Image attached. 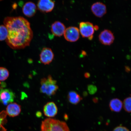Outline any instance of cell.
Segmentation results:
<instances>
[{"label": "cell", "instance_id": "6da1fadb", "mask_svg": "<svg viewBox=\"0 0 131 131\" xmlns=\"http://www.w3.org/2000/svg\"><path fill=\"white\" fill-rule=\"evenodd\" d=\"M4 23L8 32L6 42L11 48L17 50L29 46L33 33L27 19L21 16L7 17L5 18Z\"/></svg>", "mask_w": 131, "mask_h": 131}, {"label": "cell", "instance_id": "7a4b0ae2", "mask_svg": "<svg viewBox=\"0 0 131 131\" xmlns=\"http://www.w3.org/2000/svg\"><path fill=\"white\" fill-rule=\"evenodd\" d=\"M41 131H70L66 123L52 118H47L42 121Z\"/></svg>", "mask_w": 131, "mask_h": 131}, {"label": "cell", "instance_id": "3957f363", "mask_svg": "<svg viewBox=\"0 0 131 131\" xmlns=\"http://www.w3.org/2000/svg\"><path fill=\"white\" fill-rule=\"evenodd\" d=\"M59 86L57 81L50 75L47 78L41 79L40 81V91L41 93L48 96L54 95L58 90Z\"/></svg>", "mask_w": 131, "mask_h": 131}, {"label": "cell", "instance_id": "277c9868", "mask_svg": "<svg viewBox=\"0 0 131 131\" xmlns=\"http://www.w3.org/2000/svg\"><path fill=\"white\" fill-rule=\"evenodd\" d=\"M80 31L83 38H87L89 40H92L94 32V26L91 23L83 22L79 25Z\"/></svg>", "mask_w": 131, "mask_h": 131}, {"label": "cell", "instance_id": "5b68a950", "mask_svg": "<svg viewBox=\"0 0 131 131\" xmlns=\"http://www.w3.org/2000/svg\"><path fill=\"white\" fill-rule=\"evenodd\" d=\"M64 36L68 41L75 42L77 41L80 37L79 29L77 27H70L66 29Z\"/></svg>", "mask_w": 131, "mask_h": 131}, {"label": "cell", "instance_id": "8992f818", "mask_svg": "<svg viewBox=\"0 0 131 131\" xmlns=\"http://www.w3.org/2000/svg\"><path fill=\"white\" fill-rule=\"evenodd\" d=\"M15 95L11 90L2 89L0 90V102L5 105L14 101Z\"/></svg>", "mask_w": 131, "mask_h": 131}, {"label": "cell", "instance_id": "52a82bcc", "mask_svg": "<svg viewBox=\"0 0 131 131\" xmlns=\"http://www.w3.org/2000/svg\"><path fill=\"white\" fill-rule=\"evenodd\" d=\"M114 39L113 34L108 29H105L103 31L99 36L100 41L105 45H110L114 42Z\"/></svg>", "mask_w": 131, "mask_h": 131}, {"label": "cell", "instance_id": "ba28073f", "mask_svg": "<svg viewBox=\"0 0 131 131\" xmlns=\"http://www.w3.org/2000/svg\"><path fill=\"white\" fill-rule=\"evenodd\" d=\"M54 54L51 49L45 47L42 49L40 54V61L45 65H48L53 61Z\"/></svg>", "mask_w": 131, "mask_h": 131}, {"label": "cell", "instance_id": "9c48e42d", "mask_svg": "<svg viewBox=\"0 0 131 131\" xmlns=\"http://www.w3.org/2000/svg\"><path fill=\"white\" fill-rule=\"evenodd\" d=\"M91 9L93 14L96 17L99 18L102 17L107 12L105 5L100 2L94 3L92 5Z\"/></svg>", "mask_w": 131, "mask_h": 131}, {"label": "cell", "instance_id": "30bf717a", "mask_svg": "<svg viewBox=\"0 0 131 131\" xmlns=\"http://www.w3.org/2000/svg\"><path fill=\"white\" fill-rule=\"evenodd\" d=\"M54 6V1L50 0H40L37 4L38 9L41 12L43 13L51 12Z\"/></svg>", "mask_w": 131, "mask_h": 131}, {"label": "cell", "instance_id": "8fae6325", "mask_svg": "<svg viewBox=\"0 0 131 131\" xmlns=\"http://www.w3.org/2000/svg\"><path fill=\"white\" fill-rule=\"evenodd\" d=\"M58 109L57 106L53 102L47 103L43 108V112L45 115L48 118H52L57 115Z\"/></svg>", "mask_w": 131, "mask_h": 131}, {"label": "cell", "instance_id": "7c38bea8", "mask_svg": "<svg viewBox=\"0 0 131 131\" xmlns=\"http://www.w3.org/2000/svg\"><path fill=\"white\" fill-rule=\"evenodd\" d=\"M66 27L64 24L60 21H56L52 24L51 31L52 34L56 37L61 36L64 34Z\"/></svg>", "mask_w": 131, "mask_h": 131}, {"label": "cell", "instance_id": "4fadbf2b", "mask_svg": "<svg viewBox=\"0 0 131 131\" xmlns=\"http://www.w3.org/2000/svg\"><path fill=\"white\" fill-rule=\"evenodd\" d=\"M22 11L25 15L28 17H32L36 13V6L34 3L29 2L24 5Z\"/></svg>", "mask_w": 131, "mask_h": 131}, {"label": "cell", "instance_id": "5bb4252c", "mask_svg": "<svg viewBox=\"0 0 131 131\" xmlns=\"http://www.w3.org/2000/svg\"><path fill=\"white\" fill-rule=\"evenodd\" d=\"M21 107L20 105L16 103H11L6 108V113L10 117H16L20 114Z\"/></svg>", "mask_w": 131, "mask_h": 131}, {"label": "cell", "instance_id": "9a60e30c", "mask_svg": "<svg viewBox=\"0 0 131 131\" xmlns=\"http://www.w3.org/2000/svg\"><path fill=\"white\" fill-rule=\"evenodd\" d=\"M123 103L121 100L117 98L111 100L109 103L111 110L113 112H119L122 109Z\"/></svg>", "mask_w": 131, "mask_h": 131}, {"label": "cell", "instance_id": "2e32d148", "mask_svg": "<svg viewBox=\"0 0 131 131\" xmlns=\"http://www.w3.org/2000/svg\"><path fill=\"white\" fill-rule=\"evenodd\" d=\"M68 98L69 102L73 105L78 104L82 99L80 95L74 91H70L69 92Z\"/></svg>", "mask_w": 131, "mask_h": 131}, {"label": "cell", "instance_id": "e0dca14e", "mask_svg": "<svg viewBox=\"0 0 131 131\" xmlns=\"http://www.w3.org/2000/svg\"><path fill=\"white\" fill-rule=\"evenodd\" d=\"M7 113L5 111L0 113V131H6V129L4 127V124L7 122L6 117Z\"/></svg>", "mask_w": 131, "mask_h": 131}, {"label": "cell", "instance_id": "ac0fdd59", "mask_svg": "<svg viewBox=\"0 0 131 131\" xmlns=\"http://www.w3.org/2000/svg\"><path fill=\"white\" fill-rule=\"evenodd\" d=\"M8 34V30L5 26L0 25V41L6 40Z\"/></svg>", "mask_w": 131, "mask_h": 131}, {"label": "cell", "instance_id": "d6986e66", "mask_svg": "<svg viewBox=\"0 0 131 131\" xmlns=\"http://www.w3.org/2000/svg\"><path fill=\"white\" fill-rule=\"evenodd\" d=\"M123 105L126 112L131 113V97L126 98L124 101Z\"/></svg>", "mask_w": 131, "mask_h": 131}, {"label": "cell", "instance_id": "ffe728a7", "mask_svg": "<svg viewBox=\"0 0 131 131\" xmlns=\"http://www.w3.org/2000/svg\"><path fill=\"white\" fill-rule=\"evenodd\" d=\"M9 75V72L6 69L0 67V81H5L8 78Z\"/></svg>", "mask_w": 131, "mask_h": 131}, {"label": "cell", "instance_id": "44dd1931", "mask_svg": "<svg viewBox=\"0 0 131 131\" xmlns=\"http://www.w3.org/2000/svg\"><path fill=\"white\" fill-rule=\"evenodd\" d=\"M88 90L90 94L93 95L97 92V88L94 85L90 84L88 86Z\"/></svg>", "mask_w": 131, "mask_h": 131}, {"label": "cell", "instance_id": "7402d4cb", "mask_svg": "<svg viewBox=\"0 0 131 131\" xmlns=\"http://www.w3.org/2000/svg\"><path fill=\"white\" fill-rule=\"evenodd\" d=\"M113 131H130L126 127L119 126L115 128Z\"/></svg>", "mask_w": 131, "mask_h": 131}, {"label": "cell", "instance_id": "603a6c76", "mask_svg": "<svg viewBox=\"0 0 131 131\" xmlns=\"http://www.w3.org/2000/svg\"><path fill=\"white\" fill-rule=\"evenodd\" d=\"M84 76L86 78H89L90 77V74L89 73H86L84 74Z\"/></svg>", "mask_w": 131, "mask_h": 131}, {"label": "cell", "instance_id": "cb8c5ba5", "mask_svg": "<svg viewBox=\"0 0 131 131\" xmlns=\"http://www.w3.org/2000/svg\"><path fill=\"white\" fill-rule=\"evenodd\" d=\"M36 116L37 117H40L41 116V113L40 112H37L36 113Z\"/></svg>", "mask_w": 131, "mask_h": 131}, {"label": "cell", "instance_id": "d4e9b609", "mask_svg": "<svg viewBox=\"0 0 131 131\" xmlns=\"http://www.w3.org/2000/svg\"><path fill=\"white\" fill-rule=\"evenodd\" d=\"M93 101L95 103H97L98 101V99L97 98H94L93 99Z\"/></svg>", "mask_w": 131, "mask_h": 131}, {"label": "cell", "instance_id": "484cf974", "mask_svg": "<svg viewBox=\"0 0 131 131\" xmlns=\"http://www.w3.org/2000/svg\"><path fill=\"white\" fill-rule=\"evenodd\" d=\"M99 29V27L97 25L94 26V29L95 30H97Z\"/></svg>", "mask_w": 131, "mask_h": 131}]
</instances>
